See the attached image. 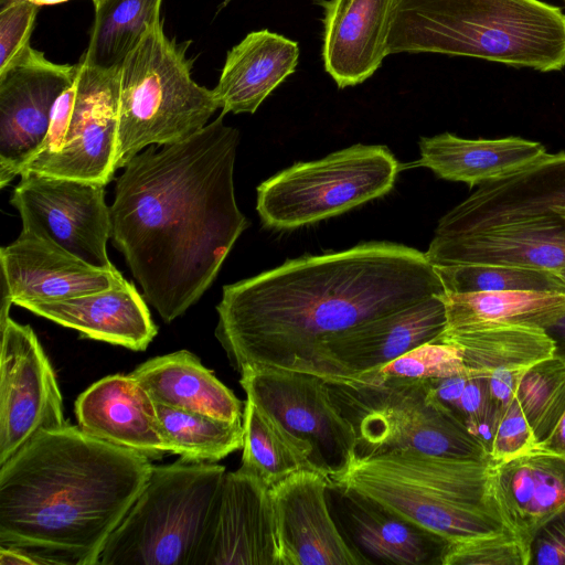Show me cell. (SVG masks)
<instances>
[{
    "mask_svg": "<svg viewBox=\"0 0 565 565\" xmlns=\"http://www.w3.org/2000/svg\"><path fill=\"white\" fill-rule=\"evenodd\" d=\"M444 292L425 253L370 242L224 286L215 337L238 373L278 369L344 382L328 356L330 339Z\"/></svg>",
    "mask_w": 565,
    "mask_h": 565,
    "instance_id": "6da1fadb",
    "label": "cell"
},
{
    "mask_svg": "<svg viewBox=\"0 0 565 565\" xmlns=\"http://www.w3.org/2000/svg\"><path fill=\"white\" fill-rule=\"evenodd\" d=\"M224 116L182 141L149 146L116 180L110 237L166 322L200 299L248 226L234 192L239 132Z\"/></svg>",
    "mask_w": 565,
    "mask_h": 565,
    "instance_id": "7a4b0ae2",
    "label": "cell"
},
{
    "mask_svg": "<svg viewBox=\"0 0 565 565\" xmlns=\"http://www.w3.org/2000/svg\"><path fill=\"white\" fill-rule=\"evenodd\" d=\"M152 467L79 426L40 433L0 465V545L44 564H98Z\"/></svg>",
    "mask_w": 565,
    "mask_h": 565,
    "instance_id": "3957f363",
    "label": "cell"
},
{
    "mask_svg": "<svg viewBox=\"0 0 565 565\" xmlns=\"http://www.w3.org/2000/svg\"><path fill=\"white\" fill-rule=\"evenodd\" d=\"M387 51L559 71L565 66V14L540 0H401Z\"/></svg>",
    "mask_w": 565,
    "mask_h": 565,
    "instance_id": "277c9868",
    "label": "cell"
},
{
    "mask_svg": "<svg viewBox=\"0 0 565 565\" xmlns=\"http://www.w3.org/2000/svg\"><path fill=\"white\" fill-rule=\"evenodd\" d=\"M492 461L397 450L356 457L330 488L379 503L449 543L509 530L492 492Z\"/></svg>",
    "mask_w": 565,
    "mask_h": 565,
    "instance_id": "5b68a950",
    "label": "cell"
},
{
    "mask_svg": "<svg viewBox=\"0 0 565 565\" xmlns=\"http://www.w3.org/2000/svg\"><path fill=\"white\" fill-rule=\"evenodd\" d=\"M226 470L180 458L153 466L98 565H203Z\"/></svg>",
    "mask_w": 565,
    "mask_h": 565,
    "instance_id": "8992f818",
    "label": "cell"
},
{
    "mask_svg": "<svg viewBox=\"0 0 565 565\" xmlns=\"http://www.w3.org/2000/svg\"><path fill=\"white\" fill-rule=\"evenodd\" d=\"M188 45L169 39L160 21L122 62L116 170L146 147L191 137L218 109L213 90L192 79Z\"/></svg>",
    "mask_w": 565,
    "mask_h": 565,
    "instance_id": "52a82bcc",
    "label": "cell"
},
{
    "mask_svg": "<svg viewBox=\"0 0 565 565\" xmlns=\"http://www.w3.org/2000/svg\"><path fill=\"white\" fill-rule=\"evenodd\" d=\"M358 437V457L397 450L491 461L486 446L433 396L428 380L361 376L328 383Z\"/></svg>",
    "mask_w": 565,
    "mask_h": 565,
    "instance_id": "ba28073f",
    "label": "cell"
},
{
    "mask_svg": "<svg viewBox=\"0 0 565 565\" xmlns=\"http://www.w3.org/2000/svg\"><path fill=\"white\" fill-rule=\"evenodd\" d=\"M398 171L385 146L354 145L265 180L257 188L256 210L269 228H298L385 195Z\"/></svg>",
    "mask_w": 565,
    "mask_h": 565,
    "instance_id": "9c48e42d",
    "label": "cell"
},
{
    "mask_svg": "<svg viewBox=\"0 0 565 565\" xmlns=\"http://www.w3.org/2000/svg\"><path fill=\"white\" fill-rule=\"evenodd\" d=\"M239 374L247 399L306 441L312 449V463L329 480L355 460L358 437L324 380L278 369L245 367Z\"/></svg>",
    "mask_w": 565,
    "mask_h": 565,
    "instance_id": "30bf717a",
    "label": "cell"
},
{
    "mask_svg": "<svg viewBox=\"0 0 565 565\" xmlns=\"http://www.w3.org/2000/svg\"><path fill=\"white\" fill-rule=\"evenodd\" d=\"M10 203L22 228L45 236L98 268H114L107 255L110 209L106 184L25 170Z\"/></svg>",
    "mask_w": 565,
    "mask_h": 565,
    "instance_id": "8fae6325",
    "label": "cell"
},
{
    "mask_svg": "<svg viewBox=\"0 0 565 565\" xmlns=\"http://www.w3.org/2000/svg\"><path fill=\"white\" fill-rule=\"evenodd\" d=\"M0 465L42 431L67 425L54 370L30 326L0 317Z\"/></svg>",
    "mask_w": 565,
    "mask_h": 565,
    "instance_id": "7c38bea8",
    "label": "cell"
},
{
    "mask_svg": "<svg viewBox=\"0 0 565 565\" xmlns=\"http://www.w3.org/2000/svg\"><path fill=\"white\" fill-rule=\"evenodd\" d=\"M78 64H56L28 46L0 73V186L39 156L54 105L76 78Z\"/></svg>",
    "mask_w": 565,
    "mask_h": 565,
    "instance_id": "4fadbf2b",
    "label": "cell"
},
{
    "mask_svg": "<svg viewBox=\"0 0 565 565\" xmlns=\"http://www.w3.org/2000/svg\"><path fill=\"white\" fill-rule=\"evenodd\" d=\"M77 64L63 143L57 152L35 158L25 170L107 184L116 172L120 67Z\"/></svg>",
    "mask_w": 565,
    "mask_h": 565,
    "instance_id": "5bb4252c",
    "label": "cell"
},
{
    "mask_svg": "<svg viewBox=\"0 0 565 565\" xmlns=\"http://www.w3.org/2000/svg\"><path fill=\"white\" fill-rule=\"evenodd\" d=\"M565 213V152L478 186L438 221L435 235L480 232Z\"/></svg>",
    "mask_w": 565,
    "mask_h": 565,
    "instance_id": "9a60e30c",
    "label": "cell"
},
{
    "mask_svg": "<svg viewBox=\"0 0 565 565\" xmlns=\"http://www.w3.org/2000/svg\"><path fill=\"white\" fill-rule=\"evenodd\" d=\"M330 480L300 470L271 488L280 565L371 564L335 525L327 501Z\"/></svg>",
    "mask_w": 565,
    "mask_h": 565,
    "instance_id": "2e32d148",
    "label": "cell"
},
{
    "mask_svg": "<svg viewBox=\"0 0 565 565\" xmlns=\"http://www.w3.org/2000/svg\"><path fill=\"white\" fill-rule=\"evenodd\" d=\"M2 296L13 305L58 301L121 286L114 268H98L72 255L45 236L22 228L0 252Z\"/></svg>",
    "mask_w": 565,
    "mask_h": 565,
    "instance_id": "e0dca14e",
    "label": "cell"
},
{
    "mask_svg": "<svg viewBox=\"0 0 565 565\" xmlns=\"http://www.w3.org/2000/svg\"><path fill=\"white\" fill-rule=\"evenodd\" d=\"M203 565H280L271 488L226 472Z\"/></svg>",
    "mask_w": 565,
    "mask_h": 565,
    "instance_id": "ac0fdd59",
    "label": "cell"
},
{
    "mask_svg": "<svg viewBox=\"0 0 565 565\" xmlns=\"http://www.w3.org/2000/svg\"><path fill=\"white\" fill-rule=\"evenodd\" d=\"M433 266L481 264L557 271L565 268V221L545 217L480 232L434 235Z\"/></svg>",
    "mask_w": 565,
    "mask_h": 565,
    "instance_id": "d6986e66",
    "label": "cell"
},
{
    "mask_svg": "<svg viewBox=\"0 0 565 565\" xmlns=\"http://www.w3.org/2000/svg\"><path fill=\"white\" fill-rule=\"evenodd\" d=\"M440 296L365 321L333 337L326 343L331 363L345 381L355 380L424 343L437 342L447 326Z\"/></svg>",
    "mask_w": 565,
    "mask_h": 565,
    "instance_id": "ffe728a7",
    "label": "cell"
},
{
    "mask_svg": "<svg viewBox=\"0 0 565 565\" xmlns=\"http://www.w3.org/2000/svg\"><path fill=\"white\" fill-rule=\"evenodd\" d=\"M75 415L78 426L95 438L150 460L170 454L156 403L130 374L108 375L92 384L77 397Z\"/></svg>",
    "mask_w": 565,
    "mask_h": 565,
    "instance_id": "44dd1931",
    "label": "cell"
},
{
    "mask_svg": "<svg viewBox=\"0 0 565 565\" xmlns=\"http://www.w3.org/2000/svg\"><path fill=\"white\" fill-rule=\"evenodd\" d=\"M401 0H327L322 57L340 88L370 78L388 55L387 42Z\"/></svg>",
    "mask_w": 565,
    "mask_h": 565,
    "instance_id": "7402d4cb",
    "label": "cell"
},
{
    "mask_svg": "<svg viewBox=\"0 0 565 565\" xmlns=\"http://www.w3.org/2000/svg\"><path fill=\"white\" fill-rule=\"evenodd\" d=\"M492 492L507 527L529 548L536 531L565 510V457L535 448L493 463Z\"/></svg>",
    "mask_w": 565,
    "mask_h": 565,
    "instance_id": "603a6c76",
    "label": "cell"
},
{
    "mask_svg": "<svg viewBox=\"0 0 565 565\" xmlns=\"http://www.w3.org/2000/svg\"><path fill=\"white\" fill-rule=\"evenodd\" d=\"M18 306L83 337L145 351L158 329L145 298L128 280L117 287L58 301H25Z\"/></svg>",
    "mask_w": 565,
    "mask_h": 565,
    "instance_id": "cb8c5ba5",
    "label": "cell"
},
{
    "mask_svg": "<svg viewBox=\"0 0 565 565\" xmlns=\"http://www.w3.org/2000/svg\"><path fill=\"white\" fill-rule=\"evenodd\" d=\"M298 43L269 30L248 33L228 51L214 98L222 113L257 110L298 64Z\"/></svg>",
    "mask_w": 565,
    "mask_h": 565,
    "instance_id": "d4e9b609",
    "label": "cell"
},
{
    "mask_svg": "<svg viewBox=\"0 0 565 565\" xmlns=\"http://www.w3.org/2000/svg\"><path fill=\"white\" fill-rule=\"evenodd\" d=\"M335 491L340 494L350 536L369 562L372 557L386 564L443 565L449 545L447 540L374 501L352 492Z\"/></svg>",
    "mask_w": 565,
    "mask_h": 565,
    "instance_id": "484cf974",
    "label": "cell"
},
{
    "mask_svg": "<svg viewBox=\"0 0 565 565\" xmlns=\"http://www.w3.org/2000/svg\"><path fill=\"white\" fill-rule=\"evenodd\" d=\"M129 374L156 403L226 422H243L245 403L186 350L152 358Z\"/></svg>",
    "mask_w": 565,
    "mask_h": 565,
    "instance_id": "4316f807",
    "label": "cell"
},
{
    "mask_svg": "<svg viewBox=\"0 0 565 565\" xmlns=\"http://www.w3.org/2000/svg\"><path fill=\"white\" fill-rule=\"evenodd\" d=\"M418 166L438 178L481 185L515 172L546 153L537 141L520 137L465 139L450 132L419 140Z\"/></svg>",
    "mask_w": 565,
    "mask_h": 565,
    "instance_id": "83f0119b",
    "label": "cell"
},
{
    "mask_svg": "<svg viewBox=\"0 0 565 565\" xmlns=\"http://www.w3.org/2000/svg\"><path fill=\"white\" fill-rule=\"evenodd\" d=\"M447 326L444 332L491 327L544 329L565 310V294L553 291H445Z\"/></svg>",
    "mask_w": 565,
    "mask_h": 565,
    "instance_id": "f1b7e54d",
    "label": "cell"
},
{
    "mask_svg": "<svg viewBox=\"0 0 565 565\" xmlns=\"http://www.w3.org/2000/svg\"><path fill=\"white\" fill-rule=\"evenodd\" d=\"M243 425L242 471L269 488L297 471H318L311 461V447L249 399L245 402Z\"/></svg>",
    "mask_w": 565,
    "mask_h": 565,
    "instance_id": "f546056e",
    "label": "cell"
},
{
    "mask_svg": "<svg viewBox=\"0 0 565 565\" xmlns=\"http://www.w3.org/2000/svg\"><path fill=\"white\" fill-rule=\"evenodd\" d=\"M438 341L459 347L468 375L488 376L498 370L526 369L554 352L543 329L526 327L444 332Z\"/></svg>",
    "mask_w": 565,
    "mask_h": 565,
    "instance_id": "4dcf8cb0",
    "label": "cell"
},
{
    "mask_svg": "<svg viewBox=\"0 0 565 565\" xmlns=\"http://www.w3.org/2000/svg\"><path fill=\"white\" fill-rule=\"evenodd\" d=\"M162 0H100L82 62L102 70L121 66L160 20Z\"/></svg>",
    "mask_w": 565,
    "mask_h": 565,
    "instance_id": "1f68e13d",
    "label": "cell"
},
{
    "mask_svg": "<svg viewBox=\"0 0 565 565\" xmlns=\"http://www.w3.org/2000/svg\"><path fill=\"white\" fill-rule=\"evenodd\" d=\"M156 411L170 454L180 458L216 462L243 448V422H226L159 403H156Z\"/></svg>",
    "mask_w": 565,
    "mask_h": 565,
    "instance_id": "d6a6232c",
    "label": "cell"
},
{
    "mask_svg": "<svg viewBox=\"0 0 565 565\" xmlns=\"http://www.w3.org/2000/svg\"><path fill=\"white\" fill-rule=\"evenodd\" d=\"M514 396L537 447L552 435L565 413V363L553 355L527 366Z\"/></svg>",
    "mask_w": 565,
    "mask_h": 565,
    "instance_id": "836d02e7",
    "label": "cell"
},
{
    "mask_svg": "<svg viewBox=\"0 0 565 565\" xmlns=\"http://www.w3.org/2000/svg\"><path fill=\"white\" fill-rule=\"evenodd\" d=\"M434 268L447 292L526 290L565 294V281L554 270L481 264Z\"/></svg>",
    "mask_w": 565,
    "mask_h": 565,
    "instance_id": "e575fe53",
    "label": "cell"
},
{
    "mask_svg": "<svg viewBox=\"0 0 565 565\" xmlns=\"http://www.w3.org/2000/svg\"><path fill=\"white\" fill-rule=\"evenodd\" d=\"M428 384L434 398L477 437L489 452L500 414L491 404L488 377L461 374L428 380Z\"/></svg>",
    "mask_w": 565,
    "mask_h": 565,
    "instance_id": "d590c367",
    "label": "cell"
},
{
    "mask_svg": "<svg viewBox=\"0 0 565 565\" xmlns=\"http://www.w3.org/2000/svg\"><path fill=\"white\" fill-rule=\"evenodd\" d=\"M467 374L459 347L448 342L424 343L392 362L361 376H396L414 380H438ZM356 377V379H358Z\"/></svg>",
    "mask_w": 565,
    "mask_h": 565,
    "instance_id": "8d00e7d4",
    "label": "cell"
},
{
    "mask_svg": "<svg viewBox=\"0 0 565 565\" xmlns=\"http://www.w3.org/2000/svg\"><path fill=\"white\" fill-rule=\"evenodd\" d=\"M527 546L510 530L449 543L443 565H529Z\"/></svg>",
    "mask_w": 565,
    "mask_h": 565,
    "instance_id": "74e56055",
    "label": "cell"
},
{
    "mask_svg": "<svg viewBox=\"0 0 565 565\" xmlns=\"http://www.w3.org/2000/svg\"><path fill=\"white\" fill-rule=\"evenodd\" d=\"M38 9L25 0H0V73L30 46Z\"/></svg>",
    "mask_w": 565,
    "mask_h": 565,
    "instance_id": "f35d334b",
    "label": "cell"
},
{
    "mask_svg": "<svg viewBox=\"0 0 565 565\" xmlns=\"http://www.w3.org/2000/svg\"><path fill=\"white\" fill-rule=\"evenodd\" d=\"M535 448L534 435L514 396L497 423L489 451L490 459L493 463L504 462Z\"/></svg>",
    "mask_w": 565,
    "mask_h": 565,
    "instance_id": "ab89813d",
    "label": "cell"
},
{
    "mask_svg": "<svg viewBox=\"0 0 565 565\" xmlns=\"http://www.w3.org/2000/svg\"><path fill=\"white\" fill-rule=\"evenodd\" d=\"M529 565H565V510L534 534L530 543Z\"/></svg>",
    "mask_w": 565,
    "mask_h": 565,
    "instance_id": "60d3db41",
    "label": "cell"
},
{
    "mask_svg": "<svg viewBox=\"0 0 565 565\" xmlns=\"http://www.w3.org/2000/svg\"><path fill=\"white\" fill-rule=\"evenodd\" d=\"M76 79V78H75ZM76 93L75 81L57 98L51 118L50 128L41 152L36 158L46 157L57 152L63 143L71 110Z\"/></svg>",
    "mask_w": 565,
    "mask_h": 565,
    "instance_id": "b9f144b4",
    "label": "cell"
},
{
    "mask_svg": "<svg viewBox=\"0 0 565 565\" xmlns=\"http://www.w3.org/2000/svg\"><path fill=\"white\" fill-rule=\"evenodd\" d=\"M524 370H498L487 376L491 404L500 415L514 397L516 385Z\"/></svg>",
    "mask_w": 565,
    "mask_h": 565,
    "instance_id": "7bdbcfd3",
    "label": "cell"
},
{
    "mask_svg": "<svg viewBox=\"0 0 565 565\" xmlns=\"http://www.w3.org/2000/svg\"><path fill=\"white\" fill-rule=\"evenodd\" d=\"M543 330L553 342V355L565 363V310Z\"/></svg>",
    "mask_w": 565,
    "mask_h": 565,
    "instance_id": "ee69618b",
    "label": "cell"
},
{
    "mask_svg": "<svg viewBox=\"0 0 565 565\" xmlns=\"http://www.w3.org/2000/svg\"><path fill=\"white\" fill-rule=\"evenodd\" d=\"M0 564L1 565H20V564H44L43 559L38 555L28 551L0 545Z\"/></svg>",
    "mask_w": 565,
    "mask_h": 565,
    "instance_id": "f6af8a7d",
    "label": "cell"
},
{
    "mask_svg": "<svg viewBox=\"0 0 565 565\" xmlns=\"http://www.w3.org/2000/svg\"><path fill=\"white\" fill-rule=\"evenodd\" d=\"M536 448L565 457V413L552 435Z\"/></svg>",
    "mask_w": 565,
    "mask_h": 565,
    "instance_id": "bcb514c9",
    "label": "cell"
},
{
    "mask_svg": "<svg viewBox=\"0 0 565 565\" xmlns=\"http://www.w3.org/2000/svg\"><path fill=\"white\" fill-rule=\"evenodd\" d=\"M25 1H29V2L40 7V6L62 3V2L70 1V0H25Z\"/></svg>",
    "mask_w": 565,
    "mask_h": 565,
    "instance_id": "7dc6e473",
    "label": "cell"
},
{
    "mask_svg": "<svg viewBox=\"0 0 565 565\" xmlns=\"http://www.w3.org/2000/svg\"><path fill=\"white\" fill-rule=\"evenodd\" d=\"M556 273H557V274L561 276V278L565 281V268H562V269L557 270Z\"/></svg>",
    "mask_w": 565,
    "mask_h": 565,
    "instance_id": "c3c4849f",
    "label": "cell"
},
{
    "mask_svg": "<svg viewBox=\"0 0 565 565\" xmlns=\"http://www.w3.org/2000/svg\"><path fill=\"white\" fill-rule=\"evenodd\" d=\"M100 0H93L94 4H97Z\"/></svg>",
    "mask_w": 565,
    "mask_h": 565,
    "instance_id": "681fc988",
    "label": "cell"
},
{
    "mask_svg": "<svg viewBox=\"0 0 565 565\" xmlns=\"http://www.w3.org/2000/svg\"><path fill=\"white\" fill-rule=\"evenodd\" d=\"M561 216H562V217L564 218V221H565V213H564V214H562Z\"/></svg>",
    "mask_w": 565,
    "mask_h": 565,
    "instance_id": "f907efd6",
    "label": "cell"
}]
</instances>
